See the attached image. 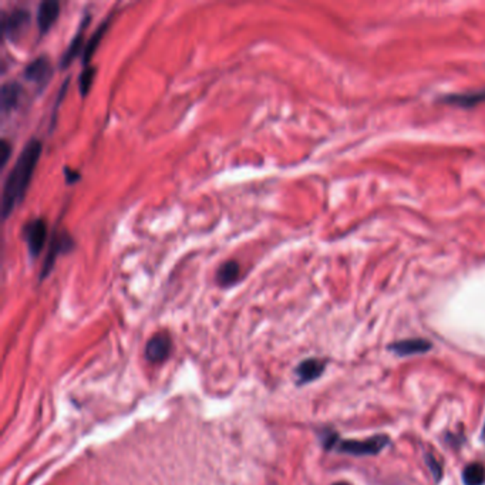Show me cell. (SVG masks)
Here are the masks:
<instances>
[{
    "label": "cell",
    "mask_w": 485,
    "mask_h": 485,
    "mask_svg": "<svg viewBox=\"0 0 485 485\" xmlns=\"http://www.w3.org/2000/svg\"><path fill=\"white\" fill-rule=\"evenodd\" d=\"M20 94H22V87H20L19 83L12 81V83L3 84V87H2V110H3V113H8L16 107L19 100H20Z\"/></svg>",
    "instance_id": "cell-14"
},
{
    "label": "cell",
    "mask_w": 485,
    "mask_h": 485,
    "mask_svg": "<svg viewBox=\"0 0 485 485\" xmlns=\"http://www.w3.org/2000/svg\"><path fill=\"white\" fill-rule=\"evenodd\" d=\"M30 12L28 9H14L3 17V34L9 40H19L30 26Z\"/></svg>",
    "instance_id": "cell-5"
},
{
    "label": "cell",
    "mask_w": 485,
    "mask_h": 485,
    "mask_svg": "<svg viewBox=\"0 0 485 485\" xmlns=\"http://www.w3.org/2000/svg\"><path fill=\"white\" fill-rule=\"evenodd\" d=\"M53 76V66L47 56H40L33 60L25 70L26 80L37 84L40 89H43L50 81Z\"/></svg>",
    "instance_id": "cell-6"
},
{
    "label": "cell",
    "mask_w": 485,
    "mask_h": 485,
    "mask_svg": "<svg viewBox=\"0 0 485 485\" xmlns=\"http://www.w3.org/2000/svg\"><path fill=\"white\" fill-rule=\"evenodd\" d=\"M334 485H350V484H346V482H339V484H334Z\"/></svg>",
    "instance_id": "cell-22"
},
{
    "label": "cell",
    "mask_w": 485,
    "mask_h": 485,
    "mask_svg": "<svg viewBox=\"0 0 485 485\" xmlns=\"http://www.w3.org/2000/svg\"><path fill=\"white\" fill-rule=\"evenodd\" d=\"M325 370V363L322 360H318V358H309V360H305L303 363L299 365V367L297 369V374L301 383H308L314 380V378H318Z\"/></svg>",
    "instance_id": "cell-12"
},
{
    "label": "cell",
    "mask_w": 485,
    "mask_h": 485,
    "mask_svg": "<svg viewBox=\"0 0 485 485\" xmlns=\"http://www.w3.org/2000/svg\"><path fill=\"white\" fill-rule=\"evenodd\" d=\"M96 67L94 66H87V67H84L83 72L80 73V77H78V87H80V94L81 97H86L91 89V84H93V80L96 77Z\"/></svg>",
    "instance_id": "cell-17"
},
{
    "label": "cell",
    "mask_w": 485,
    "mask_h": 485,
    "mask_svg": "<svg viewBox=\"0 0 485 485\" xmlns=\"http://www.w3.org/2000/svg\"><path fill=\"white\" fill-rule=\"evenodd\" d=\"M390 442L387 435H374L367 440H347V441H341L339 438H336L333 447L346 454L352 455H374L380 453Z\"/></svg>",
    "instance_id": "cell-2"
},
{
    "label": "cell",
    "mask_w": 485,
    "mask_h": 485,
    "mask_svg": "<svg viewBox=\"0 0 485 485\" xmlns=\"http://www.w3.org/2000/svg\"><path fill=\"white\" fill-rule=\"evenodd\" d=\"M462 481L466 485H485V468L479 462H473L462 471Z\"/></svg>",
    "instance_id": "cell-16"
},
{
    "label": "cell",
    "mask_w": 485,
    "mask_h": 485,
    "mask_svg": "<svg viewBox=\"0 0 485 485\" xmlns=\"http://www.w3.org/2000/svg\"><path fill=\"white\" fill-rule=\"evenodd\" d=\"M73 248H74V241L70 237L69 232H66V230L57 232L56 230L53 234V238H52V242H50V246L47 250V257L43 263V269H41L40 278L45 279L49 275L52 268L54 266L57 257H60L63 254H67V252H70Z\"/></svg>",
    "instance_id": "cell-4"
},
{
    "label": "cell",
    "mask_w": 485,
    "mask_h": 485,
    "mask_svg": "<svg viewBox=\"0 0 485 485\" xmlns=\"http://www.w3.org/2000/svg\"><path fill=\"white\" fill-rule=\"evenodd\" d=\"M241 266L235 261H226L222 263L217 272V281L221 286H230L232 283H235L239 278Z\"/></svg>",
    "instance_id": "cell-13"
},
{
    "label": "cell",
    "mask_w": 485,
    "mask_h": 485,
    "mask_svg": "<svg viewBox=\"0 0 485 485\" xmlns=\"http://www.w3.org/2000/svg\"><path fill=\"white\" fill-rule=\"evenodd\" d=\"M481 438L485 440V423H484V427H482V433H481Z\"/></svg>",
    "instance_id": "cell-21"
},
{
    "label": "cell",
    "mask_w": 485,
    "mask_h": 485,
    "mask_svg": "<svg viewBox=\"0 0 485 485\" xmlns=\"http://www.w3.org/2000/svg\"><path fill=\"white\" fill-rule=\"evenodd\" d=\"M109 28H110V17H107V19L104 20V22H101V25L91 34L90 40L87 41L86 45H84V52H83V65H84V67H87V65L90 63V60L93 58L96 50L98 49L101 40H103L105 32L109 30Z\"/></svg>",
    "instance_id": "cell-11"
},
{
    "label": "cell",
    "mask_w": 485,
    "mask_h": 485,
    "mask_svg": "<svg viewBox=\"0 0 485 485\" xmlns=\"http://www.w3.org/2000/svg\"><path fill=\"white\" fill-rule=\"evenodd\" d=\"M171 342L165 334H157L147 345L145 356L151 363H160L170 354Z\"/></svg>",
    "instance_id": "cell-9"
},
{
    "label": "cell",
    "mask_w": 485,
    "mask_h": 485,
    "mask_svg": "<svg viewBox=\"0 0 485 485\" xmlns=\"http://www.w3.org/2000/svg\"><path fill=\"white\" fill-rule=\"evenodd\" d=\"M89 20H90V16L86 14L83 17V20L80 22V28L76 33V36L73 37V40L70 41V45L67 47V50L63 53L61 56V61H60V66L65 69L67 67L70 63L80 54V50L84 49V45H83V39H84V30H86L87 25H89Z\"/></svg>",
    "instance_id": "cell-8"
},
{
    "label": "cell",
    "mask_w": 485,
    "mask_h": 485,
    "mask_svg": "<svg viewBox=\"0 0 485 485\" xmlns=\"http://www.w3.org/2000/svg\"><path fill=\"white\" fill-rule=\"evenodd\" d=\"M431 349V343L424 339H407L400 341L390 346V350L394 352L397 356H413L426 353Z\"/></svg>",
    "instance_id": "cell-10"
},
{
    "label": "cell",
    "mask_w": 485,
    "mask_h": 485,
    "mask_svg": "<svg viewBox=\"0 0 485 485\" xmlns=\"http://www.w3.org/2000/svg\"><path fill=\"white\" fill-rule=\"evenodd\" d=\"M10 153H12V147L9 144L8 140H2V142H0V165L5 166L9 157H10Z\"/></svg>",
    "instance_id": "cell-19"
},
{
    "label": "cell",
    "mask_w": 485,
    "mask_h": 485,
    "mask_svg": "<svg viewBox=\"0 0 485 485\" xmlns=\"http://www.w3.org/2000/svg\"><path fill=\"white\" fill-rule=\"evenodd\" d=\"M43 150V144L37 138L30 140L23 151L20 153L16 160L12 171L9 173L5 185H3V195H2V214L3 218H9L14 208L23 201L30 181L33 178L37 162Z\"/></svg>",
    "instance_id": "cell-1"
},
{
    "label": "cell",
    "mask_w": 485,
    "mask_h": 485,
    "mask_svg": "<svg viewBox=\"0 0 485 485\" xmlns=\"http://www.w3.org/2000/svg\"><path fill=\"white\" fill-rule=\"evenodd\" d=\"M427 460V466L430 468V471L433 473L435 481H440L441 479V475H442V468H441V464L433 457V455H427L426 457Z\"/></svg>",
    "instance_id": "cell-18"
},
{
    "label": "cell",
    "mask_w": 485,
    "mask_h": 485,
    "mask_svg": "<svg viewBox=\"0 0 485 485\" xmlns=\"http://www.w3.org/2000/svg\"><path fill=\"white\" fill-rule=\"evenodd\" d=\"M65 175H66L67 184H73L80 178V174L77 171H72V170H69V168H65Z\"/></svg>",
    "instance_id": "cell-20"
},
{
    "label": "cell",
    "mask_w": 485,
    "mask_h": 485,
    "mask_svg": "<svg viewBox=\"0 0 485 485\" xmlns=\"http://www.w3.org/2000/svg\"><path fill=\"white\" fill-rule=\"evenodd\" d=\"M60 14V3L56 0L41 2L37 10V26L40 33H47Z\"/></svg>",
    "instance_id": "cell-7"
},
{
    "label": "cell",
    "mask_w": 485,
    "mask_h": 485,
    "mask_svg": "<svg viewBox=\"0 0 485 485\" xmlns=\"http://www.w3.org/2000/svg\"><path fill=\"white\" fill-rule=\"evenodd\" d=\"M22 234H23V241L29 248L30 255L33 258H37L40 255V252L43 250L46 238H47V225L45 219L41 218L30 219L29 222L25 224Z\"/></svg>",
    "instance_id": "cell-3"
},
{
    "label": "cell",
    "mask_w": 485,
    "mask_h": 485,
    "mask_svg": "<svg viewBox=\"0 0 485 485\" xmlns=\"http://www.w3.org/2000/svg\"><path fill=\"white\" fill-rule=\"evenodd\" d=\"M447 104H454L460 105V107H473L482 101H485V90L484 91H473L467 94H455V96H449L444 98Z\"/></svg>",
    "instance_id": "cell-15"
}]
</instances>
